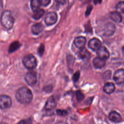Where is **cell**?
Listing matches in <instances>:
<instances>
[{
	"instance_id": "obj_1",
	"label": "cell",
	"mask_w": 124,
	"mask_h": 124,
	"mask_svg": "<svg viewBox=\"0 0 124 124\" xmlns=\"http://www.w3.org/2000/svg\"><path fill=\"white\" fill-rule=\"evenodd\" d=\"M31 91L26 87L19 88L16 92V98L18 102L22 104H28L32 99Z\"/></svg>"
},
{
	"instance_id": "obj_2",
	"label": "cell",
	"mask_w": 124,
	"mask_h": 124,
	"mask_svg": "<svg viewBox=\"0 0 124 124\" xmlns=\"http://www.w3.org/2000/svg\"><path fill=\"white\" fill-rule=\"evenodd\" d=\"M0 21L2 25L6 29H12L14 23V19L11 12L9 10L4 11L1 15Z\"/></svg>"
},
{
	"instance_id": "obj_3",
	"label": "cell",
	"mask_w": 124,
	"mask_h": 124,
	"mask_svg": "<svg viewBox=\"0 0 124 124\" xmlns=\"http://www.w3.org/2000/svg\"><path fill=\"white\" fill-rule=\"evenodd\" d=\"M22 62L24 66L28 69H33L37 66V61L35 57L31 54H28L24 56Z\"/></svg>"
},
{
	"instance_id": "obj_4",
	"label": "cell",
	"mask_w": 124,
	"mask_h": 124,
	"mask_svg": "<svg viewBox=\"0 0 124 124\" xmlns=\"http://www.w3.org/2000/svg\"><path fill=\"white\" fill-rule=\"evenodd\" d=\"M12 105L11 98L7 95H0V108L6 109L11 107Z\"/></svg>"
},
{
	"instance_id": "obj_5",
	"label": "cell",
	"mask_w": 124,
	"mask_h": 124,
	"mask_svg": "<svg viewBox=\"0 0 124 124\" xmlns=\"http://www.w3.org/2000/svg\"><path fill=\"white\" fill-rule=\"evenodd\" d=\"M57 15L54 12L47 13L45 18V23L47 25H52L55 24L57 20Z\"/></svg>"
},
{
	"instance_id": "obj_6",
	"label": "cell",
	"mask_w": 124,
	"mask_h": 124,
	"mask_svg": "<svg viewBox=\"0 0 124 124\" xmlns=\"http://www.w3.org/2000/svg\"><path fill=\"white\" fill-rule=\"evenodd\" d=\"M113 79L117 84H121L124 82V70H117L113 75Z\"/></svg>"
},
{
	"instance_id": "obj_7",
	"label": "cell",
	"mask_w": 124,
	"mask_h": 124,
	"mask_svg": "<svg viewBox=\"0 0 124 124\" xmlns=\"http://www.w3.org/2000/svg\"><path fill=\"white\" fill-rule=\"evenodd\" d=\"M25 79L28 84L32 86L34 85L37 82V75L34 72L28 73L25 77Z\"/></svg>"
},
{
	"instance_id": "obj_8",
	"label": "cell",
	"mask_w": 124,
	"mask_h": 124,
	"mask_svg": "<svg viewBox=\"0 0 124 124\" xmlns=\"http://www.w3.org/2000/svg\"><path fill=\"white\" fill-rule=\"evenodd\" d=\"M115 26L113 23L111 22L107 23L105 24L104 29V33L105 35L107 36L112 35L115 31Z\"/></svg>"
},
{
	"instance_id": "obj_9",
	"label": "cell",
	"mask_w": 124,
	"mask_h": 124,
	"mask_svg": "<svg viewBox=\"0 0 124 124\" xmlns=\"http://www.w3.org/2000/svg\"><path fill=\"white\" fill-rule=\"evenodd\" d=\"M101 42L99 39L96 38H93L91 39L88 43L89 47L94 51H97L101 46Z\"/></svg>"
},
{
	"instance_id": "obj_10",
	"label": "cell",
	"mask_w": 124,
	"mask_h": 124,
	"mask_svg": "<svg viewBox=\"0 0 124 124\" xmlns=\"http://www.w3.org/2000/svg\"><path fill=\"white\" fill-rule=\"evenodd\" d=\"M97 54L98 57L106 60L108 59L109 56V54L107 49L103 46H101L97 50Z\"/></svg>"
},
{
	"instance_id": "obj_11",
	"label": "cell",
	"mask_w": 124,
	"mask_h": 124,
	"mask_svg": "<svg viewBox=\"0 0 124 124\" xmlns=\"http://www.w3.org/2000/svg\"><path fill=\"white\" fill-rule=\"evenodd\" d=\"M86 44V38L82 36L77 37L75 39L74 44L76 46L80 49L84 48Z\"/></svg>"
},
{
	"instance_id": "obj_12",
	"label": "cell",
	"mask_w": 124,
	"mask_h": 124,
	"mask_svg": "<svg viewBox=\"0 0 124 124\" xmlns=\"http://www.w3.org/2000/svg\"><path fill=\"white\" fill-rule=\"evenodd\" d=\"M56 106V102L53 97L51 96L47 100L45 108L46 110H51L53 109Z\"/></svg>"
},
{
	"instance_id": "obj_13",
	"label": "cell",
	"mask_w": 124,
	"mask_h": 124,
	"mask_svg": "<svg viewBox=\"0 0 124 124\" xmlns=\"http://www.w3.org/2000/svg\"><path fill=\"white\" fill-rule=\"evenodd\" d=\"M108 117L110 120L114 123H118L121 120L120 114L116 111H111L109 114Z\"/></svg>"
},
{
	"instance_id": "obj_14",
	"label": "cell",
	"mask_w": 124,
	"mask_h": 124,
	"mask_svg": "<svg viewBox=\"0 0 124 124\" xmlns=\"http://www.w3.org/2000/svg\"><path fill=\"white\" fill-rule=\"evenodd\" d=\"M106 64V61L98 57H96L93 60V64L96 68H102Z\"/></svg>"
},
{
	"instance_id": "obj_15",
	"label": "cell",
	"mask_w": 124,
	"mask_h": 124,
	"mask_svg": "<svg viewBox=\"0 0 124 124\" xmlns=\"http://www.w3.org/2000/svg\"><path fill=\"white\" fill-rule=\"evenodd\" d=\"M44 30V26L41 23H36L32 26L31 31L34 34H38Z\"/></svg>"
},
{
	"instance_id": "obj_16",
	"label": "cell",
	"mask_w": 124,
	"mask_h": 124,
	"mask_svg": "<svg viewBox=\"0 0 124 124\" xmlns=\"http://www.w3.org/2000/svg\"><path fill=\"white\" fill-rule=\"evenodd\" d=\"M103 90L106 93L110 94L114 91L115 85L113 83L107 82L104 85Z\"/></svg>"
},
{
	"instance_id": "obj_17",
	"label": "cell",
	"mask_w": 124,
	"mask_h": 124,
	"mask_svg": "<svg viewBox=\"0 0 124 124\" xmlns=\"http://www.w3.org/2000/svg\"><path fill=\"white\" fill-rule=\"evenodd\" d=\"M110 18L115 22L120 23L122 20L121 15L118 12H113L110 15Z\"/></svg>"
},
{
	"instance_id": "obj_18",
	"label": "cell",
	"mask_w": 124,
	"mask_h": 124,
	"mask_svg": "<svg viewBox=\"0 0 124 124\" xmlns=\"http://www.w3.org/2000/svg\"><path fill=\"white\" fill-rule=\"evenodd\" d=\"M41 5L40 0H31V7L33 12H36L40 9V6Z\"/></svg>"
},
{
	"instance_id": "obj_19",
	"label": "cell",
	"mask_w": 124,
	"mask_h": 124,
	"mask_svg": "<svg viewBox=\"0 0 124 124\" xmlns=\"http://www.w3.org/2000/svg\"><path fill=\"white\" fill-rule=\"evenodd\" d=\"M20 46V44L18 41H15L12 43L9 48V53H12L17 50Z\"/></svg>"
},
{
	"instance_id": "obj_20",
	"label": "cell",
	"mask_w": 124,
	"mask_h": 124,
	"mask_svg": "<svg viewBox=\"0 0 124 124\" xmlns=\"http://www.w3.org/2000/svg\"><path fill=\"white\" fill-rule=\"evenodd\" d=\"M79 56L82 59H87L89 58L90 53L84 47L81 49L80 51H79Z\"/></svg>"
},
{
	"instance_id": "obj_21",
	"label": "cell",
	"mask_w": 124,
	"mask_h": 124,
	"mask_svg": "<svg viewBox=\"0 0 124 124\" xmlns=\"http://www.w3.org/2000/svg\"><path fill=\"white\" fill-rule=\"evenodd\" d=\"M44 11L43 9H40L37 11L35 12V13L33 15L32 17L35 20H38L40 19L44 15Z\"/></svg>"
},
{
	"instance_id": "obj_22",
	"label": "cell",
	"mask_w": 124,
	"mask_h": 124,
	"mask_svg": "<svg viewBox=\"0 0 124 124\" xmlns=\"http://www.w3.org/2000/svg\"><path fill=\"white\" fill-rule=\"evenodd\" d=\"M117 12L120 13H124V1L119 2L116 5Z\"/></svg>"
},
{
	"instance_id": "obj_23",
	"label": "cell",
	"mask_w": 124,
	"mask_h": 124,
	"mask_svg": "<svg viewBox=\"0 0 124 124\" xmlns=\"http://www.w3.org/2000/svg\"><path fill=\"white\" fill-rule=\"evenodd\" d=\"M76 95L77 99L78 101H80L82 100L84 97L83 94L82 93V92L80 91H77L76 93Z\"/></svg>"
},
{
	"instance_id": "obj_24",
	"label": "cell",
	"mask_w": 124,
	"mask_h": 124,
	"mask_svg": "<svg viewBox=\"0 0 124 124\" xmlns=\"http://www.w3.org/2000/svg\"><path fill=\"white\" fill-rule=\"evenodd\" d=\"M56 111H57V113L60 116H64L67 115L68 114L67 111L64 109H57Z\"/></svg>"
},
{
	"instance_id": "obj_25",
	"label": "cell",
	"mask_w": 124,
	"mask_h": 124,
	"mask_svg": "<svg viewBox=\"0 0 124 124\" xmlns=\"http://www.w3.org/2000/svg\"><path fill=\"white\" fill-rule=\"evenodd\" d=\"M44 50H45V47H44V46L43 45V44H41L39 47V49H38V53L39 54V55L40 56H42L43 53H44Z\"/></svg>"
},
{
	"instance_id": "obj_26",
	"label": "cell",
	"mask_w": 124,
	"mask_h": 124,
	"mask_svg": "<svg viewBox=\"0 0 124 124\" xmlns=\"http://www.w3.org/2000/svg\"><path fill=\"white\" fill-rule=\"evenodd\" d=\"M80 76V73L79 71L76 72L73 75V80L74 82H77Z\"/></svg>"
},
{
	"instance_id": "obj_27",
	"label": "cell",
	"mask_w": 124,
	"mask_h": 124,
	"mask_svg": "<svg viewBox=\"0 0 124 124\" xmlns=\"http://www.w3.org/2000/svg\"><path fill=\"white\" fill-rule=\"evenodd\" d=\"M41 5L46 6L49 5L51 2V0H40Z\"/></svg>"
},
{
	"instance_id": "obj_28",
	"label": "cell",
	"mask_w": 124,
	"mask_h": 124,
	"mask_svg": "<svg viewBox=\"0 0 124 124\" xmlns=\"http://www.w3.org/2000/svg\"><path fill=\"white\" fill-rule=\"evenodd\" d=\"M31 123V120L30 119L23 120L20 121L17 124H30Z\"/></svg>"
},
{
	"instance_id": "obj_29",
	"label": "cell",
	"mask_w": 124,
	"mask_h": 124,
	"mask_svg": "<svg viewBox=\"0 0 124 124\" xmlns=\"http://www.w3.org/2000/svg\"><path fill=\"white\" fill-rule=\"evenodd\" d=\"M104 77H105V78H107V79L109 78H110V76H111V72H110V71H106V72L104 73Z\"/></svg>"
},
{
	"instance_id": "obj_30",
	"label": "cell",
	"mask_w": 124,
	"mask_h": 124,
	"mask_svg": "<svg viewBox=\"0 0 124 124\" xmlns=\"http://www.w3.org/2000/svg\"><path fill=\"white\" fill-rule=\"evenodd\" d=\"M57 2L61 4H64L66 2V0H55Z\"/></svg>"
},
{
	"instance_id": "obj_31",
	"label": "cell",
	"mask_w": 124,
	"mask_h": 124,
	"mask_svg": "<svg viewBox=\"0 0 124 124\" xmlns=\"http://www.w3.org/2000/svg\"><path fill=\"white\" fill-rule=\"evenodd\" d=\"M122 53H123V54L124 55V46L122 47Z\"/></svg>"
}]
</instances>
